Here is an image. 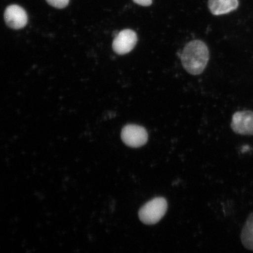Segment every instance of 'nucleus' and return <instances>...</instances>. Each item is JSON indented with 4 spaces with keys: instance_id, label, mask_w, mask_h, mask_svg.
I'll return each instance as SVG.
<instances>
[{
    "instance_id": "nucleus-1",
    "label": "nucleus",
    "mask_w": 253,
    "mask_h": 253,
    "mask_svg": "<svg viewBox=\"0 0 253 253\" xmlns=\"http://www.w3.org/2000/svg\"><path fill=\"white\" fill-rule=\"evenodd\" d=\"M209 59L208 47L200 40L192 41L186 44L181 55L183 67L192 75L201 74L207 67Z\"/></svg>"
},
{
    "instance_id": "nucleus-2",
    "label": "nucleus",
    "mask_w": 253,
    "mask_h": 253,
    "mask_svg": "<svg viewBox=\"0 0 253 253\" xmlns=\"http://www.w3.org/2000/svg\"><path fill=\"white\" fill-rule=\"evenodd\" d=\"M168 209L166 199L157 197L145 203L138 211L139 219L147 225H153L159 221L166 214Z\"/></svg>"
},
{
    "instance_id": "nucleus-3",
    "label": "nucleus",
    "mask_w": 253,
    "mask_h": 253,
    "mask_svg": "<svg viewBox=\"0 0 253 253\" xmlns=\"http://www.w3.org/2000/svg\"><path fill=\"white\" fill-rule=\"evenodd\" d=\"M122 141L127 146L139 148L147 143L148 135L143 126L136 125H128L122 131Z\"/></svg>"
},
{
    "instance_id": "nucleus-4",
    "label": "nucleus",
    "mask_w": 253,
    "mask_h": 253,
    "mask_svg": "<svg viewBox=\"0 0 253 253\" xmlns=\"http://www.w3.org/2000/svg\"><path fill=\"white\" fill-rule=\"evenodd\" d=\"M231 127L236 134L253 135V112L245 110L234 114Z\"/></svg>"
},
{
    "instance_id": "nucleus-5",
    "label": "nucleus",
    "mask_w": 253,
    "mask_h": 253,
    "mask_svg": "<svg viewBox=\"0 0 253 253\" xmlns=\"http://www.w3.org/2000/svg\"><path fill=\"white\" fill-rule=\"evenodd\" d=\"M137 42V34L134 31L124 30L120 32L114 40L113 49L119 55H125L134 49Z\"/></svg>"
},
{
    "instance_id": "nucleus-6",
    "label": "nucleus",
    "mask_w": 253,
    "mask_h": 253,
    "mask_svg": "<svg viewBox=\"0 0 253 253\" xmlns=\"http://www.w3.org/2000/svg\"><path fill=\"white\" fill-rule=\"evenodd\" d=\"M4 16L6 24L12 29L20 30L26 26L28 23L26 11L18 5L8 6L5 9Z\"/></svg>"
},
{
    "instance_id": "nucleus-7",
    "label": "nucleus",
    "mask_w": 253,
    "mask_h": 253,
    "mask_svg": "<svg viewBox=\"0 0 253 253\" xmlns=\"http://www.w3.org/2000/svg\"><path fill=\"white\" fill-rule=\"evenodd\" d=\"M238 0H209L208 7L214 15L229 13L238 7Z\"/></svg>"
},
{
    "instance_id": "nucleus-8",
    "label": "nucleus",
    "mask_w": 253,
    "mask_h": 253,
    "mask_svg": "<svg viewBox=\"0 0 253 253\" xmlns=\"http://www.w3.org/2000/svg\"><path fill=\"white\" fill-rule=\"evenodd\" d=\"M241 240L246 249L253 251V212L249 215L243 227Z\"/></svg>"
},
{
    "instance_id": "nucleus-9",
    "label": "nucleus",
    "mask_w": 253,
    "mask_h": 253,
    "mask_svg": "<svg viewBox=\"0 0 253 253\" xmlns=\"http://www.w3.org/2000/svg\"><path fill=\"white\" fill-rule=\"evenodd\" d=\"M50 5L56 8H63L67 7L69 0H46Z\"/></svg>"
},
{
    "instance_id": "nucleus-10",
    "label": "nucleus",
    "mask_w": 253,
    "mask_h": 253,
    "mask_svg": "<svg viewBox=\"0 0 253 253\" xmlns=\"http://www.w3.org/2000/svg\"><path fill=\"white\" fill-rule=\"evenodd\" d=\"M136 4L142 6H149L152 4L153 0H132Z\"/></svg>"
}]
</instances>
